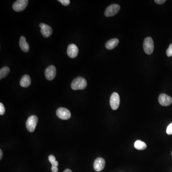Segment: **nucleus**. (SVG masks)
I'll return each mask as SVG.
<instances>
[{
	"label": "nucleus",
	"mask_w": 172,
	"mask_h": 172,
	"mask_svg": "<svg viewBox=\"0 0 172 172\" xmlns=\"http://www.w3.org/2000/svg\"><path fill=\"white\" fill-rule=\"evenodd\" d=\"M155 2L156 3L158 4H162L165 3L166 2V0H155Z\"/></svg>",
	"instance_id": "5701e85b"
},
{
	"label": "nucleus",
	"mask_w": 172,
	"mask_h": 172,
	"mask_svg": "<svg viewBox=\"0 0 172 172\" xmlns=\"http://www.w3.org/2000/svg\"><path fill=\"white\" fill-rule=\"evenodd\" d=\"M119 43V40L117 38H114V39H111L107 41L105 44V46L108 49H113L115 47L117 46Z\"/></svg>",
	"instance_id": "4468645a"
},
{
	"label": "nucleus",
	"mask_w": 172,
	"mask_h": 172,
	"mask_svg": "<svg viewBox=\"0 0 172 172\" xmlns=\"http://www.w3.org/2000/svg\"><path fill=\"white\" fill-rule=\"evenodd\" d=\"M57 116L61 120H67L71 117V113L67 109L65 108H59L56 112Z\"/></svg>",
	"instance_id": "39448f33"
},
{
	"label": "nucleus",
	"mask_w": 172,
	"mask_h": 172,
	"mask_svg": "<svg viewBox=\"0 0 172 172\" xmlns=\"http://www.w3.org/2000/svg\"><path fill=\"white\" fill-rule=\"evenodd\" d=\"M19 45L22 50L25 52H28L29 50V45L28 43L26 42V38L24 37H20Z\"/></svg>",
	"instance_id": "ddd939ff"
},
{
	"label": "nucleus",
	"mask_w": 172,
	"mask_h": 172,
	"mask_svg": "<svg viewBox=\"0 0 172 172\" xmlns=\"http://www.w3.org/2000/svg\"><path fill=\"white\" fill-rule=\"evenodd\" d=\"M56 76V68L54 66H50L46 68L45 76L48 80H52Z\"/></svg>",
	"instance_id": "1a4fd4ad"
},
{
	"label": "nucleus",
	"mask_w": 172,
	"mask_h": 172,
	"mask_svg": "<svg viewBox=\"0 0 172 172\" xmlns=\"http://www.w3.org/2000/svg\"><path fill=\"white\" fill-rule=\"evenodd\" d=\"M10 72V68L8 67H4L0 70V79L6 77Z\"/></svg>",
	"instance_id": "f3484780"
},
{
	"label": "nucleus",
	"mask_w": 172,
	"mask_h": 172,
	"mask_svg": "<svg viewBox=\"0 0 172 172\" xmlns=\"http://www.w3.org/2000/svg\"><path fill=\"white\" fill-rule=\"evenodd\" d=\"M51 170L53 172H58V169L57 166H52Z\"/></svg>",
	"instance_id": "b1692460"
},
{
	"label": "nucleus",
	"mask_w": 172,
	"mask_h": 172,
	"mask_svg": "<svg viewBox=\"0 0 172 172\" xmlns=\"http://www.w3.org/2000/svg\"><path fill=\"white\" fill-rule=\"evenodd\" d=\"M120 10V5L117 4H111L105 10L104 15L106 17H111L116 15Z\"/></svg>",
	"instance_id": "20e7f679"
},
{
	"label": "nucleus",
	"mask_w": 172,
	"mask_h": 172,
	"mask_svg": "<svg viewBox=\"0 0 172 172\" xmlns=\"http://www.w3.org/2000/svg\"><path fill=\"white\" fill-rule=\"evenodd\" d=\"M105 166V161L101 157L97 158L93 164L94 169L96 172H100L104 169Z\"/></svg>",
	"instance_id": "f8f14e48"
},
{
	"label": "nucleus",
	"mask_w": 172,
	"mask_h": 172,
	"mask_svg": "<svg viewBox=\"0 0 172 172\" xmlns=\"http://www.w3.org/2000/svg\"><path fill=\"white\" fill-rule=\"evenodd\" d=\"M39 26L41 28V34L45 37H48L52 34V28L49 25L41 23L39 24Z\"/></svg>",
	"instance_id": "9d476101"
},
{
	"label": "nucleus",
	"mask_w": 172,
	"mask_h": 172,
	"mask_svg": "<svg viewBox=\"0 0 172 172\" xmlns=\"http://www.w3.org/2000/svg\"><path fill=\"white\" fill-rule=\"evenodd\" d=\"M31 80L28 75H24L20 80V84L21 87L24 88L28 87L30 85Z\"/></svg>",
	"instance_id": "2eb2a0df"
},
{
	"label": "nucleus",
	"mask_w": 172,
	"mask_h": 172,
	"mask_svg": "<svg viewBox=\"0 0 172 172\" xmlns=\"http://www.w3.org/2000/svg\"><path fill=\"white\" fill-rule=\"evenodd\" d=\"M64 172H72V171L71 170V169H66V170L64 171Z\"/></svg>",
	"instance_id": "a878e982"
},
{
	"label": "nucleus",
	"mask_w": 172,
	"mask_h": 172,
	"mask_svg": "<svg viewBox=\"0 0 172 172\" xmlns=\"http://www.w3.org/2000/svg\"><path fill=\"white\" fill-rule=\"evenodd\" d=\"M48 160L49 161L51 164H52V166H57L58 167V162L57 161L56 158L53 155H50L48 157Z\"/></svg>",
	"instance_id": "a211bd4d"
},
{
	"label": "nucleus",
	"mask_w": 172,
	"mask_h": 172,
	"mask_svg": "<svg viewBox=\"0 0 172 172\" xmlns=\"http://www.w3.org/2000/svg\"><path fill=\"white\" fill-rule=\"evenodd\" d=\"M134 146L136 149L138 150H144L147 147L146 144L142 142L141 140H137L134 143Z\"/></svg>",
	"instance_id": "dca6fc26"
},
{
	"label": "nucleus",
	"mask_w": 172,
	"mask_h": 172,
	"mask_svg": "<svg viewBox=\"0 0 172 172\" xmlns=\"http://www.w3.org/2000/svg\"><path fill=\"white\" fill-rule=\"evenodd\" d=\"M144 49L147 55H151L154 50V43L152 38L147 37L144 40Z\"/></svg>",
	"instance_id": "f03ea898"
},
{
	"label": "nucleus",
	"mask_w": 172,
	"mask_h": 172,
	"mask_svg": "<svg viewBox=\"0 0 172 172\" xmlns=\"http://www.w3.org/2000/svg\"><path fill=\"white\" fill-rule=\"evenodd\" d=\"M28 3V0H17L13 4V9L16 12H21L25 9Z\"/></svg>",
	"instance_id": "423d86ee"
},
{
	"label": "nucleus",
	"mask_w": 172,
	"mask_h": 172,
	"mask_svg": "<svg viewBox=\"0 0 172 172\" xmlns=\"http://www.w3.org/2000/svg\"><path fill=\"white\" fill-rule=\"evenodd\" d=\"M120 104V96L117 93H113L110 98V105L111 108L114 110H116L119 108Z\"/></svg>",
	"instance_id": "0eeeda50"
},
{
	"label": "nucleus",
	"mask_w": 172,
	"mask_h": 172,
	"mask_svg": "<svg viewBox=\"0 0 172 172\" xmlns=\"http://www.w3.org/2000/svg\"></svg>",
	"instance_id": "bb28decb"
},
{
	"label": "nucleus",
	"mask_w": 172,
	"mask_h": 172,
	"mask_svg": "<svg viewBox=\"0 0 172 172\" xmlns=\"http://www.w3.org/2000/svg\"><path fill=\"white\" fill-rule=\"evenodd\" d=\"M79 48L76 45H69L67 47V54L68 57L72 58H74L77 57L79 54Z\"/></svg>",
	"instance_id": "9b49d317"
},
{
	"label": "nucleus",
	"mask_w": 172,
	"mask_h": 172,
	"mask_svg": "<svg viewBox=\"0 0 172 172\" xmlns=\"http://www.w3.org/2000/svg\"><path fill=\"white\" fill-rule=\"evenodd\" d=\"M158 101L160 104L163 106H169L172 103V99L171 97L165 93L160 95Z\"/></svg>",
	"instance_id": "6e6552de"
},
{
	"label": "nucleus",
	"mask_w": 172,
	"mask_h": 172,
	"mask_svg": "<svg viewBox=\"0 0 172 172\" xmlns=\"http://www.w3.org/2000/svg\"><path fill=\"white\" fill-rule=\"evenodd\" d=\"M87 86V82L84 78L78 77L74 79L72 82L71 87L73 90L84 89Z\"/></svg>",
	"instance_id": "f257e3e1"
},
{
	"label": "nucleus",
	"mask_w": 172,
	"mask_h": 172,
	"mask_svg": "<svg viewBox=\"0 0 172 172\" xmlns=\"http://www.w3.org/2000/svg\"><path fill=\"white\" fill-rule=\"evenodd\" d=\"M166 133L168 135L172 134V123H170L166 129Z\"/></svg>",
	"instance_id": "412c9836"
},
{
	"label": "nucleus",
	"mask_w": 172,
	"mask_h": 172,
	"mask_svg": "<svg viewBox=\"0 0 172 172\" xmlns=\"http://www.w3.org/2000/svg\"><path fill=\"white\" fill-rule=\"evenodd\" d=\"M2 157V150L1 149L0 150V159L1 160Z\"/></svg>",
	"instance_id": "393cba45"
},
{
	"label": "nucleus",
	"mask_w": 172,
	"mask_h": 172,
	"mask_svg": "<svg viewBox=\"0 0 172 172\" xmlns=\"http://www.w3.org/2000/svg\"><path fill=\"white\" fill-rule=\"evenodd\" d=\"M5 112V109L2 103H0V115H2Z\"/></svg>",
	"instance_id": "aec40b11"
},
{
	"label": "nucleus",
	"mask_w": 172,
	"mask_h": 172,
	"mask_svg": "<svg viewBox=\"0 0 172 172\" xmlns=\"http://www.w3.org/2000/svg\"><path fill=\"white\" fill-rule=\"evenodd\" d=\"M166 55L168 57L172 56V44L169 45V48L166 50Z\"/></svg>",
	"instance_id": "6ab92c4d"
},
{
	"label": "nucleus",
	"mask_w": 172,
	"mask_h": 172,
	"mask_svg": "<svg viewBox=\"0 0 172 172\" xmlns=\"http://www.w3.org/2000/svg\"><path fill=\"white\" fill-rule=\"evenodd\" d=\"M58 1L62 3V5H64V6H67L70 4V2H71L69 0H58Z\"/></svg>",
	"instance_id": "4be33fe9"
},
{
	"label": "nucleus",
	"mask_w": 172,
	"mask_h": 172,
	"mask_svg": "<svg viewBox=\"0 0 172 172\" xmlns=\"http://www.w3.org/2000/svg\"><path fill=\"white\" fill-rule=\"evenodd\" d=\"M37 122L38 119L36 116H31L28 118L26 121V127L29 132H33L35 131Z\"/></svg>",
	"instance_id": "7ed1b4c3"
}]
</instances>
